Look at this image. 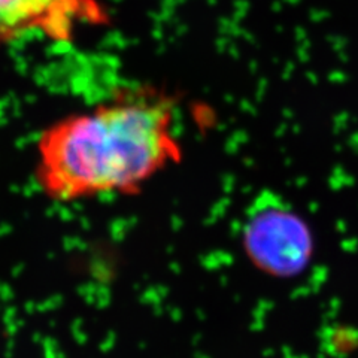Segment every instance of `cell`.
I'll return each mask as SVG.
<instances>
[{
	"instance_id": "3",
	"label": "cell",
	"mask_w": 358,
	"mask_h": 358,
	"mask_svg": "<svg viewBox=\"0 0 358 358\" xmlns=\"http://www.w3.org/2000/svg\"><path fill=\"white\" fill-rule=\"evenodd\" d=\"M108 18L99 0H0V47L31 33L71 42L83 26H102Z\"/></svg>"
},
{
	"instance_id": "1",
	"label": "cell",
	"mask_w": 358,
	"mask_h": 358,
	"mask_svg": "<svg viewBox=\"0 0 358 358\" xmlns=\"http://www.w3.org/2000/svg\"><path fill=\"white\" fill-rule=\"evenodd\" d=\"M35 179L52 201L131 196L181 163L173 100L148 88L121 90L45 129Z\"/></svg>"
},
{
	"instance_id": "2",
	"label": "cell",
	"mask_w": 358,
	"mask_h": 358,
	"mask_svg": "<svg viewBox=\"0 0 358 358\" xmlns=\"http://www.w3.org/2000/svg\"><path fill=\"white\" fill-rule=\"evenodd\" d=\"M243 236L252 259L278 273L300 271L312 250L303 220L272 193H263L254 200Z\"/></svg>"
}]
</instances>
